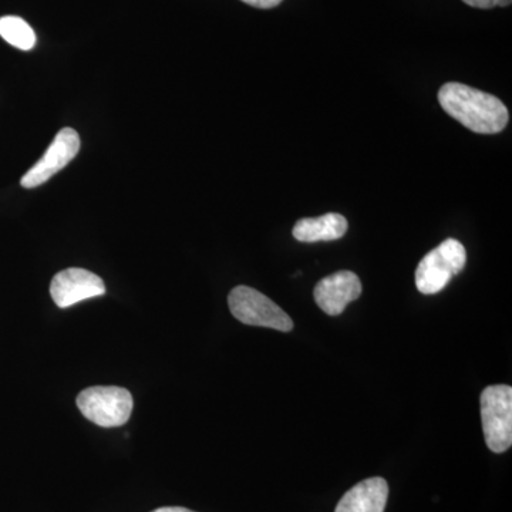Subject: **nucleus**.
Instances as JSON below:
<instances>
[{"label":"nucleus","mask_w":512,"mask_h":512,"mask_svg":"<svg viewBox=\"0 0 512 512\" xmlns=\"http://www.w3.org/2000/svg\"><path fill=\"white\" fill-rule=\"evenodd\" d=\"M437 97L448 116L477 134L500 133L510 120L503 101L466 84L446 83Z\"/></svg>","instance_id":"obj_1"},{"label":"nucleus","mask_w":512,"mask_h":512,"mask_svg":"<svg viewBox=\"0 0 512 512\" xmlns=\"http://www.w3.org/2000/svg\"><path fill=\"white\" fill-rule=\"evenodd\" d=\"M76 403L87 420L106 429L124 426L134 407L131 393L117 386L87 387L79 393Z\"/></svg>","instance_id":"obj_2"},{"label":"nucleus","mask_w":512,"mask_h":512,"mask_svg":"<svg viewBox=\"0 0 512 512\" xmlns=\"http://www.w3.org/2000/svg\"><path fill=\"white\" fill-rule=\"evenodd\" d=\"M467 252L457 239L448 238L421 259L416 269V286L423 295L443 291L466 266Z\"/></svg>","instance_id":"obj_3"},{"label":"nucleus","mask_w":512,"mask_h":512,"mask_svg":"<svg viewBox=\"0 0 512 512\" xmlns=\"http://www.w3.org/2000/svg\"><path fill=\"white\" fill-rule=\"evenodd\" d=\"M480 403L485 443L493 453H505L512 444L511 386L494 384L485 387Z\"/></svg>","instance_id":"obj_4"},{"label":"nucleus","mask_w":512,"mask_h":512,"mask_svg":"<svg viewBox=\"0 0 512 512\" xmlns=\"http://www.w3.org/2000/svg\"><path fill=\"white\" fill-rule=\"evenodd\" d=\"M229 311L244 325L291 332L293 320L272 299L249 286H237L228 296Z\"/></svg>","instance_id":"obj_5"},{"label":"nucleus","mask_w":512,"mask_h":512,"mask_svg":"<svg viewBox=\"0 0 512 512\" xmlns=\"http://www.w3.org/2000/svg\"><path fill=\"white\" fill-rule=\"evenodd\" d=\"M79 150L80 137L77 131L73 128H63L47 148L45 156L23 175L20 184L25 188H36L45 184L53 175L62 171L77 156Z\"/></svg>","instance_id":"obj_6"},{"label":"nucleus","mask_w":512,"mask_h":512,"mask_svg":"<svg viewBox=\"0 0 512 512\" xmlns=\"http://www.w3.org/2000/svg\"><path fill=\"white\" fill-rule=\"evenodd\" d=\"M106 285L99 275L82 268H69L52 279L50 295L60 309L70 308L86 299L103 296Z\"/></svg>","instance_id":"obj_7"},{"label":"nucleus","mask_w":512,"mask_h":512,"mask_svg":"<svg viewBox=\"0 0 512 512\" xmlns=\"http://www.w3.org/2000/svg\"><path fill=\"white\" fill-rule=\"evenodd\" d=\"M362 295V282L352 271H339L318 282L313 298L320 309L329 316L345 312L350 302Z\"/></svg>","instance_id":"obj_8"},{"label":"nucleus","mask_w":512,"mask_h":512,"mask_svg":"<svg viewBox=\"0 0 512 512\" xmlns=\"http://www.w3.org/2000/svg\"><path fill=\"white\" fill-rule=\"evenodd\" d=\"M389 484L382 477L367 478L343 495L335 512H384Z\"/></svg>","instance_id":"obj_9"},{"label":"nucleus","mask_w":512,"mask_h":512,"mask_svg":"<svg viewBox=\"0 0 512 512\" xmlns=\"http://www.w3.org/2000/svg\"><path fill=\"white\" fill-rule=\"evenodd\" d=\"M349 224L336 212L318 218H302L293 227V238L299 242L336 241L348 232Z\"/></svg>","instance_id":"obj_10"},{"label":"nucleus","mask_w":512,"mask_h":512,"mask_svg":"<svg viewBox=\"0 0 512 512\" xmlns=\"http://www.w3.org/2000/svg\"><path fill=\"white\" fill-rule=\"evenodd\" d=\"M0 36L9 45L20 50H32L36 45V35L28 22L18 16H5L0 18Z\"/></svg>","instance_id":"obj_11"},{"label":"nucleus","mask_w":512,"mask_h":512,"mask_svg":"<svg viewBox=\"0 0 512 512\" xmlns=\"http://www.w3.org/2000/svg\"><path fill=\"white\" fill-rule=\"evenodd\" d=\"M471 8L493 9L495 6L511 5L512 0H463Z\"/></svg>","instance_id":"obj_12"},{"label":"nucleus","mask_w":512,"mask_h":512,"mask_svg":"<svg viewBox=\"0 0 512 512\" xmlns=\"http://www.w3.org/2000/svg\"><path fill=\"white\" fill-rule=\"evenodd\" d=\"M242 2L258 9H272L275 8V6H278L279 3H282V0H242Z\"/></svg>","instance_id":"obj_13"},{"label":"nucleus","mask_w":512,"mask_h":512,"mask_svg":"<svg viewBox=\"0 0 512 512\" xmlns=\"http://www.w3.org/2000/svg\"><path fill=\"white\" fill-rule=\"evenodd\" d=\"M151 512H195L183 507H161Z\"/></svg>","instance_id":"obj_14"}]
</instances>
